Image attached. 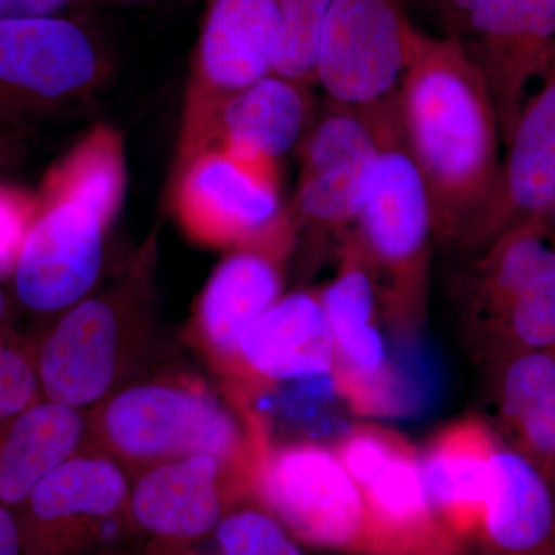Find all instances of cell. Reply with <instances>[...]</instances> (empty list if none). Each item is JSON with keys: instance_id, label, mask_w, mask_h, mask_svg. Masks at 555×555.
Here are the masks:
<instances>
[{"instance_id": "34", "label": "cell", "mask_w": 555, "mask_h": 555, "mask_svg": "<svg viewBox=\"0 0 555 555\" xmlns=\"http://www.w3.org/2000/svg\"><path fill=\"white\" fill-rule=\"evenodd\" d=\"M25 129L0 122V170L13 166L24 156Z\"/></svg>"}, {"instance_id": "12", "label": "cell", "mask_w": 555, "mask_h": 555, "mask_svg": "<svg viewBox=\"0 0 555 555\" xmlns=\"http://www.w3.org/2000/svg\"><path fill=\"white\" fill-rule=\"evenodd\" d=\"M142 283L137 273L116 291L65 310L35 356L43 400L82 411L107 396Z\"/></svg>"}, {"instance_id": "1", "label": "cell", "mask_w": 555, "mask_h": 555, "mask_svg": "<svg viewBox=\"0 0 555 555\" xmlns=\"http://www.w3.org/2000/svg\"><path fill=\"white\" fill-rule=\"evenodd\" d=\"M398 105L429 193L436 238L480 250L494 240L503 144L491 94L465 42L415 27Z\"/></svg>"}, {"instance_id": "5", "label": "cell", "mask_w": 555, "mask_h": 555, "mask_svg": "<svg viewBox=\"0 0 555 555\" xmlns=\"http://www.w3.org/2000/svg\"><path fill=\"white\" fill-rule=\"evenodd\" d=\"M175 210L210 246L266 248L286 257L295 221L281 201L278 164L207 149L179 163Z\"/></svg>"}, {"instance_id": "19", "label": "cell", "mask_w": 555, "mask_h": 555, "mask_svg": "<svg viewBox=\"0 0 555 555\" xmlns=\"http://www.w3.org/2000/svg\"><path fill=\"white\" fill-rule=\"evenodd\" d=\"M476 543L481 555H555V495L550 478L500 441Z\"/></svg>"}, {"instance_id": "2", "label": "cell", "mask_w": 555, "mask_h": 555, "mask_svg": "<svg viewBox=\"0 0 555 555\" xmlns=\"http://www.w3.org/2000/svg\"><path fill=\"white\" fill-rule=\"evenodd\" d=\"M369 108L378 155L356 219V235L374 270L383 312L393 327L409 334L426 315L436 240L433 206L404 137L398 90Z\"/></svg>"}, {"instance_id": "21", "label": "cell", "mask_w": 555, "mask_h": 555, "mask_svg": "<svg viewBox=\"0 0 555 555\" xmlns=\"http://www.w3.org/2000/svg\"><path fill=\"white\" fill-rule=\"evenodd\" d=\"M534 83L503 155L494 238L521 222L545 218L555 198V43Z\"/></svg>"}, {"instance_id": "11", "label": "cell", "mask_w": 555, "mask_h": 555, "mask_svg": "<svg viewBox=\"0 0 555 555\" xmlns=\"http://www.w3.org/2000/svg\"><path fill=\"white\" fill-rule=\"evenodd\" d=\"M102 429L118 454L144 462L210 454L224 463L243 444L228 409L211 397L170 385L122 390L105 408Z\"/></svg>"}, {"instance_id": "15", "label": "cell", "mask_w": 555, "mask_h": 555, "mask_svg": "<svg viewBox=\"0 0 555 555\" xmlns=\"http://www.w3.org/2000/svg\"><path fill=\"white\" fill-rule=\"evenodd\" d=\"M130 485L113 460L73 455L16 511L25 555H68L83 537L127 511Z\"/></svg>"}, {"instance_id": "37", "label": "cell", "mask_w": 555, "mask_h": 555, "mask_svg": "<svg viewBox=\"0 0 555 555\" xmlns=\"http://www.w3.org/2000/svg\"><path fill=\"white\" fill-rule=\"evenodd\" d=\"M543 222H545L547 236H550L555 246V198L553 204H551V207L547 208L545 218H543Z\"/></svg>"}, {"instance_id": "25", "label": "cell", "mask_w": 555, "mask_h": 555, "mask_svg": "<svg viewBox=\"0 0 555 555\" xmlns=\"http://www.w3.org/2000/svg\"><path fill=\"white\" fill-rule=\"evenodd\" d=\"M126 177L122 138L113 127L100 124L50 170L40 193L83 196L116 217Z\"/></svg>"}, {"instance_id": "3", "label": "cell", "mask_w": 555, "mask_h": 555, "mask_svg": "<svg viewBox=\"0 0 555 555\" xmlns=\"http://www.w3.org/2000/svg\"><path fill=\"white\" fill-rule=\"evenodd\" d=\"M460 283V323L489 366L555 347V246L543 218L500 233L476 251Z\"/></svg>"}, {"instance_id": "20", "label": "cell", "mask_w": 555, "mask_h": 555, "mask_svg": "<svg viewBox=\"0 0 555 555\" xmlns=\"http://www.w3.org/2000/svg\"><path fill=\"white\" fill-rule=\"evenodd\" d=\"M238 358L276 385L332 377L337 353L320 297L295 292L278 299L244 332Z\"/></svg>"}, {"instance_id": "28", "label": "cell", "mask_w": 555, "mask_h": 555, "mask_svg": "<svg viewBox=\"0 0 555 555\" xmlns=\"http://www.w3.org/2000/svg\"><path fill=\"white\" fill-rule=\"evenodd\" d=\"M214 534L219 555H308L286 526L258 507L225 513Z\"/></svg>"}, {"instance_id": "26", "label": "cell", "mask_w": 555, "mask_h": 555, "mask_svg": "<svg viewBox=\"0 0 555 555\" xmlns=\"http://www.w3.org/2000/svg\"><path fill=\"white\" fill-rule=\"evenodd\" d=\"M377 155L328 160L299 173L294 221L321 230L356 224Z\"/></svg>"}, {"instance_id": "36", "label": "cell", "mask_w": 555, "mask_h": 555, "mask_svg": "<svg viewBox=\"0 0 555 555\" xmlns=\"http://www.w3.org/2000/svg\"><path fill=\"white\" fill-rule=\"evenodd\" d=\"M149 555H196L193 551L189 550V546H167V545H158L153 547L150 551Z\"/></svg>"}, {"instance_id": "27", "label": "cell", "mask_w": 555, "mask_h": 555, "mask_svg": "<svg viewBox=\"0 0 555 555\" xmlns=\"http://www.w3.org/2000/svg\"><path fill=\"white\" fill-rule=\"evenodd\" d=\"M332 0H280V33L272 73L305 86L317 83L321 30Z\"/></svg>"}, {"instance_id": "29", "label": "cell", "mask_w": 555, "mask_h": 555, "mask_svg": "<svg viewBox=\"0 0 555 555\" xmlns=\"http://www.w3.org/2000/svg\"><path fill=\"white\" fill-rule=\"evenodd\" d=\"M35 357L13 339L0 341V422L39 401Z\"/></svg>"}, {"instance_id": "10", "label": "cell", "mask_w": 555, "mask_h": 555, "mask_svg": "<svg viewBox=\"0 0 555 555\" xmlns=\"http://www.w3.org/2000/svg\"><path fill=\"white\" fill-rule=\"evenodd\" d=\"M415 25L408 0H332L317 54L328 100L369 107L392 96L406 68Z\"/></svg>"}, {"instance_id": "23", "label": "cell", "mask_w": 555, "mask_h": 555, "mask_svg": "<svg viewBox=\"0 0 555 555\" xmlns=\"http://www.w3.org/2000/svg\"><path fill=\"white\" fill-rule=\"evenodd\" d=\"M83 436L82 411L49 400L0 422V503L20 511L43 478L76 455Z\"/></svg>"}, {"instance_id": "9", "label": "cell", "mask_w": 555, "mask_h": 555, "mask_svg": "<svg viewBox=\"0 0 555 555\" xmlns=\"http://www.w3.org/2000/svg\"><path fill=\"white\" fill-rule=\"evenodd\" d=\"M14 266L16 297L38 313L65 312L87 297L100 276L112 215L68 193L42 195Z\"/></svg>"}, {"instance_id": "8", "label": "cell", "mask_w": 555, "mask_h": 555, "mask_svg": "<svg viewBox=\"0 0 555 555\" xmlns=\"http://www.w3.org/2000/svg\"><path fill=\"white\" fill-rule=\"evenodd\" d=\"M257 485L269 513L301 542L364 555L363 499L335 448L295 443L272 449L259 462Z\"/></svg>"}, {"instance_id": "17", "label": "cell", "mask_w": 555, "mask_h": 555, "mask_svg": "<svg viewBox=\"0 0 555 555\" xmlns=\"http://www.w3.org/2000/svg\"><path fill=\"white\" fill-rule=\"evenodd\" d=\"M222 462L210 454L169 460L138 478L127 513L158 545L189 546L214 534L225 516Z\"/></svg>"}, {"instance_id": "18", "label": "cell", "mask_w": 555, "mask_h": 555, "mask_svg": "<svg viewBox=\"0 0 555 555\" xmlns=\"http://www.w3.org/2000/svg\"><path fill=\"white\" fill-rule=\"evenodd\" d=\"M500 438L477 416L449 423L420 452L434 513L460 546L476 543Z\"/></svg>"}, {"instance_id": "7", "label": "cell", "mask_w": 555, "mask_h": 555, "mask_svg": "<svg viewBox=\"0 0 555 555\" xmlns=\"http://www.w3.org/2000/svg\"><path fill=\"white\" fill-rule=\"evenodd\" d=\"M318 297L337 353L335 386L347 409L374 418L406 412L404 383L378 326L377 280L356 232L345 236L337 275Z\"/></svg>"}, {"instance_id": "38", "label": "cell", "mask_w": 555, "mask_h": 555, "mask_svg": "<svg viewBox=\"0 0 555 555\" xmlns=\"http://www.w3.org/2000/svg\"><path fill=\"white\" fill-rule=\"evenodd\" d=\"M551 483H553L554 495H555V473H554L553 478H551Z\"/></svg>"}, {"instance_id": "4", "label": "cell", "mask_w": 555, "mask_h": 555, "mask_svg": "<svg viewBox=\"0 0 555 555\" xmlns=\"http://www.w3.org/2000/svg\"><path fill=\"white\" fill-rule=\"evenodd\" d=\"M109 69L107 40L86 17H0V122L25 129L75 108Z\"/></svg>"}, {"instance_id": "30", "label": "cell", "mask_w": 555, "mask_h": 555, "mask_svg": "<svg viewBox=\"0 0 555 555\" xmlns=\"http://www.w3.org/2000/svg\"><path fill=\"white\" fill-rule=\"evenodd\" d=\"M39 198L0 184V280L13 275L22 244L38 217Z\"/></svg>"}, {"instance_id": "39", "label": "cell", "mask_w": 555, "mask_h": 555, "mask_svg": "<svg viewBox=\"0 0 555 555\" xmlns=\"http://www.w3.org/2000/svg\"><path fill=\"white\" fill-rule=\"evenodd\" d=\"M454 555H463V553L454 554Z\"/></svg>"}, {"instance_id": "13", "label": "cell", "mask_w": 555, "mask_h": 555, "mask_svg": "<svg viewBox=\"0 0 555 555\" xmlns=\"http://www.w3.org/2000/svg\"><path fill=\"white\" fill-rule=\"evenodd\" d=\"M280 33V0H210L185 98L181 144L203 130L232 94L270 75Z\"/></svg>"}, {"instance_id": "24", "label": "cell", "mask_w": 555, "mask_h": 555, "mask_svg": "<svg viewBox=\"0 0 555 555\" xmlns=\"http://www.w3.org/2000/svg\"><path fill=\"white\" fill-rule=\"evenodd\" d=\"M283 255L266 248H236L211 273L198 306V327L207 345L238 358L241 337L281 298Z\"/></svg>"}, {"instance_id": "16", "label": "cell", "mask_w": 555, "mask_h": 555, "mask_svg": "<svg viewBox=\"0 0 555 555\" xmlns=\"http://www.w3.org/2000/svg\"><path fill=\"white\" fill-rule=\"evenodd\" d=\"M313 115L309 86L270 73L222 101L196 138L179 149V163L222 149L278 164L301 144Z\"/></svg>"}, {"instance_id": "33", "label": "cell", "mask_w": 555, "mask_h": 555, "mask_svg": "<svg viewBox=\"0 0 555 555\" xmlns=\"http://www.w3.org/2000/svg\"><path fill=\"white\" fill-rule=\"evenodd\" d=\"M0 555H25L24 535L17 513L0 503Z\"/></svg>"}, {"instance_id": "31", "label": "cell", "mask_w": 555, "mask_h": 555, "mask_svg": "<svg viewBox=\"0 0 555 555\" xmlns=\"http://www.w3.org/2000/svg\"><path fill=\"white\" fill-rule=\"evenodd\" d=\"M83 0H0V17L67 16Z\"/></svg>"}, {"instance_id": "6", "label": "cell", "mask_w": 555, "mask_h": 555, "mask_svg": "<svg viewBox=\"0 0 555 555\" xmlns=\"http://www.w3.org/2000/svg\"><path fill=\"white\" fill-rule=\"evenodd\" d=\"M366 513L364 555H454L463 547L438 520L414 444L396 430L358 425L335 447Z\"/></svg>"}, {"instance_id": "35", "label": "cell", "mask_w": 555, "mask_h": 555, "mask_svg": "<svg viewBox=\"0 0 555 555\" xmlns=\"http://www.w3.org/2000/svg\"><path fill=\"white\" fill-rule=\"evenodd\" d=\"M10 323H11V309L7 295L3 294L0 287V341L9 339L10 337Z\"/></svg>"}, {"instance_id": "22", "label": "cell", "mask_w": 555, "mask_h": 555, "mask_svg": "<svg viewBox=\"0 0 555 555\" xmlns=\"http://www.w3.org/2000/svg\"><path fill=\"white\" fill-rule=\"evenodd\" d=\"M491 426L505 447L547 478L555 473V347L491 364Z\"/></svg>"}, {"instance_id": "32", "label": "cell", "mask_w": 555, "mask_h": 555, "mask_svg": "<svg viewBox=\"0 0 555 555\" xmlns=\"http://www.w3.org/2000/svg\"><path fill=\"white\" fill-rule=\"evenodd\" d=\"M480 0H434L441 17L447 24L449 36L463 40L467 17L476 9Z\"/></svg>"}, {"instance_id": "14", "label": "cell", "mask_w": 555, "mask_h": 555, "mask_svg": "<svg viewBox=\"0 0 555 555\" xmlns=\"http://www.w3.org/2000/svg\"><path fill=\"white\" fill-rule=\"evenodd\" d=\"M466 46L480 68L506 147L529 87L555 43V0H480L467 17Z\"/></svg>"}]
</instances>
